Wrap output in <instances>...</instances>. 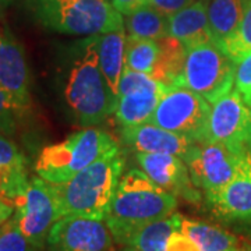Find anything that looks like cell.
<instances>
[{
	"mask_svg": "<svg viewBox=\"0 0 251 251\" xmlns=\"http://www.w3.org/2000/svg\"><path fill=\"white\" fill-rule=\"evenodd\" d=\"M119 151V145L103 130L87 127L60 143L45 147L38 155L35 171L49 183H64L82 169L108 153Z\"/></svg>",
	"mask_w": 251,
	"mask_h": 251,
	"instance_id": "cell-5",
	"label": "cell"
},
{
	"mask_svg": "<svg viewBox=\"0 0 251 251\" xmlns=\"http://www.w3.org/2000/svg\"><path fill=\"white\" fill-rule=\"evenodd\" d=\"M181 221L183 216L173 212L166 218L144 225L128 236L123 246L137 251H166L171 236L180 230Z\"/></svg>",
	"mask_w": 251,
	"mask_h": 251,
	"instance_id": "cell-20",
	"label": "cell"
},
{
	"mask_svg": "<svg viewBox=\"0 0 251 251\" xmlns=\"http://www.w3.org/2000/svg\"><path fill=\"white\" fill-rule=\"evenodd\" d=\"M249 0H206L209 25L216 44L222 45L242 23Z\"/></svg>",
	"mask_w": 251,
	"mask_h": 251,
	"instance_id": "cell-21",
	"label": "cell"
},
{
	"mask_svg": "<svg viewBox=\"0 0 251 251\" xmlns=\"http://www.w3.org/2000/svg\"><path fill=\"white\" fill-rule=\"evenodd\" d=\"M25 109L20 106L6 91L0 87V134H13L18 120L23 117Z\"/></svg>",
	"mask_w": 251,
	"mask_h": 251,
	"instance_id": "cell-28",
	"label": "cell"
},
{
	"mask_svg": "<svg viewBox=\"0 0 251 251\" xmlns=\"http://www.w3.org/2000/svg\"><path fill=\"white\" fill-rule=\"evenodd\" d=\"M36 18L46 28L78 36L125 29V16L108 0H31Z\"/></svg>",
	"mask_w": 251,
	"mask_h": 251,
	"instance_id": "cell-4",
	"label": "cell"
},
{
	"mask_svg": "<svg viewBox=\"0 0 251 251\" xmlns=\"http://www.w3.org/2000/svg\"><path fill=\"white\" fill-rule=\"evenodd\" d=\"M125 168L119 151L91 163L64 183H50L59 216H82L105 221Z\"/></svg>",
	"mask_w": 251,
	"mask_h": 251,
	"instance_id": "cell-2",
	"label": "cell"
},
{
	"mask_svg": "<svg viewBox=\"0 0 251 251\" xmlns=\"http://www.w3.org/2000/svg\"><path fill=\"white\" fill-rule=\"evenodd\" d=\"M137 162L153 183L176 197L190 202H200V190L191 180L186 162L181 158L163 152H137Z\"/></svg>",
	"mask_w": 251,
	"mask_h": 251,
	"instance_id": "cell-12",
	"label": "cell"
},
{
	"mask_svg": "<svg viewBox=\"0 0 251 251\" xmlns=\"http://www.w3.org/2000/svg\"><path fill=\"white\" fill-rule=\"evenodd\" d=\"M32 243L28 240L18 229L14 218L0 226V251H38Z\"/></svg>",
	"mask_w": 251,
	"mask_h": 251,
	"instance_id": "cell-27",
	"label": "cell"
},
{
	"mask_svg": "<svg viewBox=\"0 0 251 251\" xmlns=\"http://www.w3.org/2000/svg\"><path fill=\"white\" fill-rule=\"evenodd\" d=\"M234 90L242 95L246 103L251 106V53H247L236 62Z\"/></svg>",
	"mask_w": 251,
	"mask_h": 251,
	"instance_id": "cell-29",
	"label": "cell"
},
{
	"mask_svg": "<svg viewBox=\"0 0 251 251\" xmlns=\"http://www.w3.org/2000/svg\"><path fill=\"white\" fill-rule=\"evenodd\" d=\"M176 206V196L153 183L143 169H130L119 180L105 224L113 240L123 246L137 229L172 215Z\"/></svg>",
	"mask_w": 251,
	"mask_h": 251,
	"instance_id": "cell-1",
	"label": "cell"
},
{
	"mask_svg": "<svg viewBox=\"0 0 251 251\" xmlns=\"http://www.w3.org/2000/svg\"><path fill=\"white\" fill-rule=\"evenodd\" d=\"M14 221L21 233L39 250L45 247L49 230L60 219L52 184L42 177H29L23 193L14 201Z\"/></svg>",
	"mask_w": 251,
	"mask_h": 251,
	"instance_id": "cell-9",
	"label": "cell"
},
{
	"mask_svg": "<svg viewBox=\"0 0 251 251\" xmlns=\"http://www.w3.org/2000/svg\"><path fill=\"white\" fill-rule=\"evenodd\" d=\"M234 72L236 62L212 41L187 48L176 85L197 92L212 105L234 88Z\"/></svg>",
	"mask_w": 251,
	"mask_h": 251,
	"instance_id": "cell-6",
	"label": "cell"
},
{
	"mask_svg": "<svg viewBox=\"0 0 251 251\" xmlns=\"http://www.w3.org/2000/svg\"><path fill=\"white\" fill-rule=\"evenodd\" d=\"M122 138L137 152L172 153L183 161H186L188 153L198 144L186 135L165 130L148 122L122 128Z\"/></svg>",
	"mask_w": 251,
	"mask_h": 251,
	"instance_id": "cell-15",
	"label": "cell"
},
{
	"mask_svg": "<svg viewBox=\"0 0 251 251\" xmlns=\"http://www.w3.org/2000/svg\"><path fill=\"white\" fill-rule=\"evenodd\" d=\"M202 143L221 144L239 155L251 151V106L234 88L212 103Z\"/></svg>",
	"mask_w": 251,
	"mask_h": 251,
	"instance_id": "cell-8",
	"label": "cell"
},
{
	"mask_svg": "<svg viewBox=\"0 0 251 251\" xmlns=\"http://www.w3.org/2000/svg\"><path fill=\"white\" fill-rule=\"evenodd\" d=\"M211 106L197 92L175 85L162 97L148 123L202 143Z\"/></svg>",
	"mask_w": 251,
	"mask_h": 251,
	"instance_id": "cell-7",
	"label": "cell"
},
{
	"mask_svg": "<svg viewBox=\"0 0 251 251\" xmlns=\"http://www.w3.org/2000/svg\"><path fill=\"white\" fill-rule=\"evenodd\" d=\"M25 163L17 145L0 134V197L13 202L23 193L29 181Z\"/></svg>",
	"mask_w": 251,
	"mask_h": 251,
	"instance_id": "cell-18",
	"label": "cell"
},
{
	"mask_svg": "<svg viewBox=\"0 0 251 251\" xmlns=\"http://www.w3.org/2000/svg\"><path fill=\"white\" fill-rule=\"evenodd\" d=\"M229 251H251V249H242V247H239V249H233V250Z\"/></svg>",
	"mask_w": 251,
	"mask_h": 251,
	"instance_id": "cell-35",
	"label": "cell"
},
{
	"mask_svg": "<svg viewBox=\"0 0 251 251\" xmlns=\"http://www.w3.org/2000/svg\"><path fill=\"white\" fill-rule=\"evenodd\" d=\"M169 90L168 85L159 82L153 87L131 91L117 97L115 119L122 128L147 123L156 109L162 97Z\"/></svg>",
	"mask_w": 251,
	"mask_h": 251,
	"instance_id": "cell-17",
	"label": "cell"
},
{
	"mask_svg": "<svg viewBox=\"0 0 251 251\" xmlns=\"http://www.w3.org/2000/svg\"><path fill=\"white\" fill-rule=\"evenodd\" d=\"M125 28L128 38L161 39L168 34V17L150 4H144L133 13L125 16Z\"/></svg>",
	"mask_w": 251,
	"mask_h": 251,
	"instance_id": "cell-23",
	"label": "cell"
},
{
	"mask_svg": "<svg viewBox=\"0 0 251 251\" xmlns=\"http://www.w3.org/2000/svg\"><path fill=\"white\" fill-rule=\"evenodd\" d=\"M180 232L190 237L201 251H229L240 247L237 236L202 221L183 218Z\"/></svg>",
	"mask_w": 251,
	"mask_h": 251,
	"instance_id": "cell-22",
	"label": "cell"
},
{
	"mask_svg": "<svg viewBox=\"0 0 251 251\" xmlns=\"http://www.w3.org/2000/svg\"><path fill=\"white\" fill-rule=\"evenodd\" d=\"M112 4L119 13H122L123 16H127L138 7L147 4V0H112Z\"/></svg>",
	"mask_w": 251,
	"mask_h": 251,
	"instance_id": "cell-32",
	"label": "cell"
},
{
	"mask_svg": "<svg viewBox=\"0 0 251 251\" xmlns=\"http://www.w3.org/2000/svg\"><path fill=\"white\" fill-rule=\"evenodd\" d=\"M166 251H201L198 249V246L193 242L190 237L180 230H176L172 234L168 246H166Z\"/></svg>",
	"mask_w": 251,
	"mask_h": 251,
	"instance_id": "cell-31",
	"label": "cell"
},
{
	"mask_svg": "<svg viewBox=\"0 0 251 251\" xmlns=\"http://www.w3.org/2000/svg\"><path fill=\"white\" fill-rule=\"evenodd\" d=\"M122 251H137V250H133V249H128V247H126L125 250H122Z\"/></svg>",
	"mask_w": 251,
	"mask_h": 251,
	"instance_id": "cell-36",
	"label": "cell"
},
{
	"mask_svg": "<svg viewBox=\"0 0 251 251\" xmlns=\"http://www.w3.org/2000/svg\"><path fill=\"white\" fill-rule=\"evenodd\" d=\"M212 212L227 222L251 224V151L243 153L232 181L206 197Z\"/></svg>",
	"mask_w": 251,
	"mask_h": 251,
	"instance_id": "cell-13",
	"label": "cell"
},
{
	"mask_svg": "<svg viewBox=\"0 0 251 251\" xmlns=\"http://www.w3.org/2000/svg\"><path fill=\"white\" fill-rule=\"evenodd\" d=\"M158 45L161 48L159 60L151 77L161 81L168 87H173L176 85V81L183 70L187 48L173 36H165L158 39Z\"/></svg>",
	"mask_w": 251,
	"mask_h": 251,
	"instance_id": "cell-24",
	"label": "cell"
},
{
	"mask_svg": "<svg viewBox=\"0 0 251 251\" xmlns=\"http://www.w3.org/2000/svg\"><path fill=\"white\" fill-rule=\"evenodd\" d=\"M168 34L179 39L186 48L215 41L209 25L206 0H196L193 4L168 17Z\"/></svg>",
	"mask_w": 251,
	"mask_h": 251,
	"instance_id": "cell-16",
	"label": "cell"
},
{
	"mask_svg": "<svg viewBox=\"0 0 251 251\" xmlns=\"http://www.w3.org/2000/svg\"><path fill=\"white\" fill-rule=\"evenodd\" d=\"M196 0H147V4L158 10L165 17H171L177 11L193 4Z\"/></svg>",
	"mask_w": 251,
	"mask_h": 251,
	"instance_id": "cell-30",
	"label": "cell"
},
{
	"mask_svg": "<svg viewBox=\"0 0 251 251\" xmlns=\"http://www.w3.org/2000/svg\"><path fill=\"white\" fill-rule=\"evenodd\" d=\"M240 156L221 144L198 143L184 162L194 184L205 191L206 197H211L232 181Z\"/></svg>",
	"mask_w": 251,
	"mask_h": 251,
	"instance_id": "cell-10",
	"label": "cell"
},
{
	"mask_svg": "<svg viewBox=\"0 0 251 251\" xmlns=\"http://www.w3.org/2000/svg\"><path fill=\"white\" fill-rule=\"evenodd\" d=\"M0 87L27 110L31 105L29 72L23 46L7 29H0Z\"/></svg>",
	"mask_w": 251,
	"mask_h": 251,
	"instance_id": "cell-14",
	"label": "cell"
},
{
	"mask_svg": "<svg viewBox=\"0 0 251 251\" xmlns=\"http://www.w3.org/2000/svg\"><path fill=\"white\" fill-rule=\"evenodd\" d=\"M126 48H127L126 28L97 36L99 66L116 97L119 82L126 67Z\"/></svg>",
	"mask_w": 251,
	"mask_h": 251,
	"instance_id": "cell-19",
	"label": "cell"
},
{
	"mask_svg": "<svg viewBox=\"0 0 251 251\" xmlns=\"http://www.w3.org/2000/svg\"><path fill=\"white\" fill-rule=\"evenodd\" d=\"M161 48L155 39H138L127 36L126 67L152 75L159 60Z\"/></svg>",
	"mask_w": 251,
	"mask_h": 251,
	"instance_id": "cell-25",
	"label": "cell"
},
{
	"mask_svg": "<svg viewBox=\"0 0 251 251\" xmlns=\"http://www.w3.org/2000/svg\"><path fill=\"white\" fill-rule=\"evenodd\" d=\"M14 204L4 197H0V226L7 222L11 216L14 215Z\"/></svg>",
	"mask_w": 251,
	"mask_h": 251,
	"instance_id": "cell-33",
	"label": "cell"
},
{
	"mask_svg": "<svg viewBox=\"0 0 251 251\" xmlns=\"http://www.w3.org/2000/svg\"><path fill=\"white\" fill-rule=\"evenodd\" d=\"M97 36H87L75 45L64 85L67 106L85 127L99 125L113 115L117 100L99 66Z\"/></svg>",
	"mask_w": 251,
	"mask_h": 251,
	"instance_id": "cell-3",
	"label": "cell"
},
{
	"mask_svg": "<svg viewBox=\"0 0 251 251\" xmlns=\"http://www.w3.org/2000/svg\"><path fill=\"white\" fill-rule=\"evenodd\" d=\"M49 251H115L113 236L105 221L63 216L49 230Z\"/></svg>",
	"mask_w": 251,
	"mask_h": 251,
	"instance_id": "cell-11",
	"label": "cell"
},
{
	"mask_svg": "<svg viewBox=\"0 0 251 251\" xmlns=\"http://www.w3.org/2000/svg\"><path fill=\"white\" fill-rule=\"evenodd\" d=\"M221 46L234 62H237L247 53H251V0L247 1L239 28Z\"/></svg>",
	"mask_w": 251,
	"mask_h": 251,
	"instance_id": "cell-26",
	"label": "cell"
},
{
	"mask_svg": "<svg viewBox=\"0 0 251 251\" xmlns=\"http://www.w3.org/2000/svg\"><path fill=\"white\" fill-rule=\"evenodd\" d=\"M11 0H0V17H3V14L6 13V10L10 6Z\"/></svg>",
	"mask_w": 251,
	"mask_h": 251,
	"instance_id": "cell-34",
	"label": "cell"
}]
</instances>
